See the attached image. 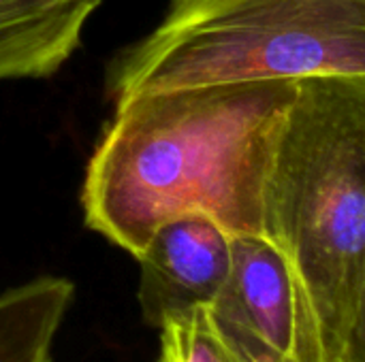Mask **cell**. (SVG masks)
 Returning a JSON list of instances; mask_svg holds the SVG:
<instances>
[{"mask_svg":"<svg viewBox=\"0 0 365 362\" xmlns=\"http://www.w3.org/2000/svg\"><path fill=\"white\" fill-rule=\"evenodd\" d=\"M73 301L75 284L58 275H41L0 292V362H53Z\"/></svg>","mask_w":365,"mask_h":362,"instance_id":"52a82bcc","label":"cell"},{"mask_svg":"<svg viewBox=\"0 0 365 362\" xmlns=\"http://www.w3.org/2000/svg\"><path fill=\"white\" fill-rule=\"evenodd\" d=\"M156 362H242L216 335L205 307L169 318L160 324Z\"/></svg>","mask_w":365,"mask_h":362,"instance_id":"ba28073f","label":"cell"},{"mask_svg":"<svg viewBox=\"0 0 365 362\" xmlns=\"http://www.w3.org/2000/svg\"><path fill=\"white\" fill-rule=\"evenodd\" d=\"M139 260L137 301L148 326L207 307L231 269V235L205 213H182L154 228Z\"/></svg>","mask_w":365,"mask_h":362,"instance_id":"5b68a950","label":"cell"},{"mask_svg":"<svg viewBox=\"0 0 365 362\" xmlns=\"http://www.w3.org/2000/svg\"><path fill=\"white\" fill-rule=\"evenodd\" d=\"M205 314L242 362H325L287 262L263 237H231V269Z\"/></svg>","mask_w":365,"mask_h":362,"instance_id":"277c9868","label":"cell"},{"mask_svg":"<svg viewBox=\"0 0 365 362\" xmlns=\"http://www.w3.org/2000/svg\"><path fill=\"white\" fill-rule=\"evenodd\" d=\"M365 77V0H169L107 73L111 102L175 87Z\"/></svg>","mask_w":365,"mask_h":362,"instance_id":"3957f363","label":"cell"},{"mask_svg":"<svg viewBox=\"0 0 365 362\" xmlns=\"http://www.w3.org/2000/svg\"><path fill=\"white\" fill-rule=\"evenodd\" d=\"M297 81L143 92L113 105L81 186L83 222L130 256L165 220L205 213L263 237V186Z\"/></svg>","mask_w":365,"mask_h":362,"instance_id":"6da1fadb","label":"cell"},{"mask_svg":"<svg viewBox=\"0 0 365 362\" xmlns=\"http://www.w3.org/2000/svg\"><path fill=\"white\" fill-rule=\"evenodd\" d=\"M261 224L325 362H365V77L297 79L265 175Z\"/></svg>","mask_w":365,"mask_h":362,"instance_id":"7a4b0ae2","label":"cell"},{"mask_svg":"<svg viewBox=\"0 0 365 362\" xmlns=\"http://www.w3.org/2000/svg\"><path fill=\"white\" fill-rule=\"evenodd\" d=\"M101 0H0V81L56 75Z\"/></svg>","mask_w":365,"mask_h":362,"instance_id":"8992f818","label":"cell"}]
</instances>
